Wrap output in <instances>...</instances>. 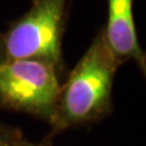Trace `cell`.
<instances>
[{"instance_id":"obj_1","label":"cell","mask_w":146,"mask_h":146,"mask_svg":"<svg viewBox=\"0 0 146 146\" xmlns=\"http://www.w3.org/2000/svg\"><path fill=\"white\" fill-rule=\"evenodd\" d=\"M119 66L100 31L61 84L48 138L107 117L112 112L113 80Z\"/></svg>"},{"instance_id":"obj_2","label":"cell","mask_w":146,"mask_h":146,"mask_svg":"<svg viewBox=\"0 0 146 146\" xmlns=\"http://www.w3.org/2000/svg\"><path fill=\"white\" fill-rule=\"evenodd\" d=\"M68 0H33L22 17L3 34L5 60H36L49 63L63 76L62 56Z\"/></svg>"},{"instance_id":"obj_3","label":"cell","mask_w":146,"mask_h":146,"mask_svg":"<svg viewBox=\"0 0 146 146\" xmlns=\"http://www.w3.org/2000/svg\"><path fill=\"white\" fill-rule=\"evenodd\" d=\"M62 74L36 60L0 62V108L23 112L50 122L61 89Z\"/></svg>"},{"instance_id":"obj_4","label":"cell","mask_w":146,"mask_h":146,"mask_svg":"<svg viewBox=\"0 0 146 146\" xmlns=\"http://www.w3.org/2000/svg\"><path fill=\"white\" fill-rule=\"evenodd\" d=\"M107 22L101 31L108 49L121 65L131 60L145 74L146 57L136 34L133 0H107Z\"/></svg>"},{"instance_id":"obj_5","label":"cell","mask_w":146,"mask_h":146,"mask_svg":"<svg viewBox=\"0 0 146 146\" xmlns=\"http://www.w3.org/2000/svg\"><path fill=\"white\" fill-rule=\"evenodd\" d=\"M23 136L20 129L0 123V146H16Z\"/></svg>"},{"instance_id":"obj_6","label":"cell","mask_w":146,"mask_h":146,"mask_svg":"<svg viewBox=\"0 0 146 146\" xmlns=\"http://www.w3.org/2000/svg\"><path fill=\"white\" fill-rule=\"evenodd\" d=\"M51 141H52V139H50V138L46 136V138L43 139L42 141H39V143H32V141L27 140L23 136V138L18 141V144L16 146H51L52 145Z\"/></svg>"},{"instance_id":"obj_7","label":"cell","mask_w":146,"mask_h":146,"mask_svg":"<svg viewBox=\"0 0 146 146\" xmlns=\"http://www.w3.org/2000/svg\"><path fill=\"white\" fill-rule=\"evenodd\" d=\"M5 60V55H4V44H3V34H0V62Z\"/></svg>"}]
</instances>
